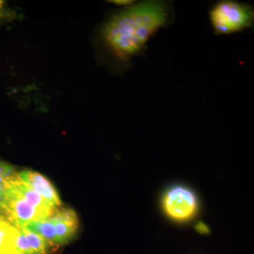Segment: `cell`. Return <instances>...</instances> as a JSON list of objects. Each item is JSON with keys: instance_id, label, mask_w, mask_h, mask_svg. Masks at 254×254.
Returning a JSON list of instances; mask_svg holds the SVG:
<instances>
[{"instance_id": "obj_8", "label": "cell", "mask_w": 254, "mask_h": 254, "mask_svg": "<svg viewBox=\"0 0 254 254\" xmlns=\"http://www.w3.org/2000/svg\"><path fill=\"white\" fill-rule=\"evenodd\" d=\"M17 174L16 169L11 164L0 161V215L4 205L8 186Z\"/></svg>"}, {"instance_id": "obj_5", "label": "cell", "mask_w": 254, "mask_h": 254, "mask_svg": "<svg viewBox=\"0 0 254 254\" xmlns=\"http://www.w3.org/2000/svg\"><path fill=\"white\" fill-rule=\"evenodd\" d=\"M54 224L56 245H64L72 240L79 226L76 212L69 208H58L50 216Z\"/></svg>"}, {"instance_id": "obj_7", "label": "cell", "mask_w": 254, "mask_h": 254, "mask_svg": "<svg viewBox=\"0 0 254 254\" xmlns=\"http://www.w3.org/2000/svg\"><path fill=\"white\" fill-rule=\"evenodd\" d=\"M0 254H28L21 229L0 215Z\"/></svg>"}, {"instance_id": "obj_4", "label": "cell", "mask_w": 254, "mask_h": 254, "mask_svg": "<svg viewBox=\"0 0 254 254\" xmlns=\"http://www.w3.org/2000/svg\"><path fill=\"white\" fill-rule=\"evenodd\" d=\"M165 213L173 221L185 222L194 218L198 210L196 195L190 189L175 186L165 192L162 199Z\"/></svg>"}, {"instance_id": "obj_11", "label": "cell", "mask_w": 254, "mask_h": 254, "mask_svg": "<svg viewBox=\"0 0 254 254\" xmlns=\"http://www.w3.org/2000/svg\"><path fill=\"white\" fill-rule=\"evenodd\" d=\"M3 5H4V1H0V16H1V11H2Z\"/></svg>"}, {"instance_id": "obj_10", "label": "cell", "mask_w": 254, "mask_h": 254, "mask_svg": "<svg viewBox=\"0 0 254 254\" xmlns=\"http://www.w3.org/2000/svg\"><path fill=\"white\" fill-rule=\"evenodd\" d=\"M196 230L200 234H207L209 232L208 227L203 223H198L196 226Z\"/></svg>"}, {"instance_id": "obj_1", "label": "cell", "mask_w": 254, "mask_h": 254, "mask_svg": "<svg viewBox=\"0 0 254 254\" xmlns=\"http://www.w3.org/2000/svg\"><path fill=\"white\" fill-rule=\"evenodd\" d=\"M173 11L168 1L146 0L112 14L101 29L105 48L122 63L144 55L150 38L172 23Z\"/></svg>"}, {"instance_id": "obj_6", "label": "cell", "mask_w": 254, "mask_h": 254, "mask_svg": "<svg viewBox=\"0 0 254 254\" xmlns=\"http://www.w3.org/2000/svg\"><path fill=\"white\" fill-rule=\"evenodd\" d=\"M18 177L28 187L36 190L52 208L56 210L61 206V200L56 189L46 178L36 172L23 170L18 173Z\"/></svg>"}, {"instance_id": "obj_2", "label": "cell", "mask_w": 254, "mask_h": 254, "mask_svg": "<svg viewBox=\"0 0 254 254\" xmlns=\"http://www.w3.org/2000/svg\"><path fill=\"white\" fill-rule=\"evenodd\" d=\"M55 211L38 193L16 177L10 182L1 215L18 228L48 218Z\"/></svg>"}, {"instance_id": "obj_9", "label": "cell", "mask_w": 254, "mask_h": 254, "mask_svg": "<svg viewBox=\"0 0 254 254\" xmlns=\"http://www.w3.org/2000/svg\"><path fill=\"white\" fill-rule=\"evenodd\" d=\"M110 1L119 6H126L127 7L134 4L135 2V1H132V0H111Z\"/></svg>"}, {"instance_id": "obj_3", "label": "cell", "mask_w": 254, "mask_h": 254, "mask_svg": "<svg viewBox=\"0 0 254 254\" xmlns=\"http://www.w3.org/2000/svg\"><path fill=\"white\" fill-rule=\"evenodd\" d=\"M209 18L215 35H230L252 27L254 9L246 3L222 0L212 6Z\"/></svg>"}]
</instances>
